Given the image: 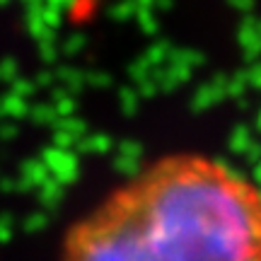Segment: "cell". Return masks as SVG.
<instances>
[{
	"mask_svg": "<svg viewBox=\"0 0 261 261\" xmlns=\"http://www.w3.org/2000/svg\"><path fill=\"white\" fill-rule=\"evenodd\" d=\"M61 261H261V191L205 155L160 158L68 230Z\"/></svg>",
	"mask_w": 261,
	"mask_h": 261,
	"instance_id": "1",
	"label": "cell"
}]
</instances>
